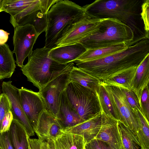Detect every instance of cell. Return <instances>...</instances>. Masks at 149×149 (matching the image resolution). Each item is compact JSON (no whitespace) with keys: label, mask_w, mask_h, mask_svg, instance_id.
Listing matches in <instances>:
<instances>
[{"label":"cell","mask_w":149,"mask_h":149,"mask_svg":"<svg viewBox=\"0 0 149 149\" xmlns=\"http://www.w3.org/2000/svg\"><path fill=\"white\" fill-rule=\"evenodd\" d=\"M8 131L14 149H29V136L20 123L13 119Z\"/></svg>","instance_id":"21"},{"label":"cell","mask_w":149,"mask_h":149,"mask_svg":"<svg viewBox=\"0 0 149 149\" xmlns=\"http://www.w3.org/2000/svg\"><path fill=\"white\" fill-rule=\"evenodd\" d=\"M13 119V116L10 111L6 114L2 120L0 133L9 131Z\"/></svg>","instance_id":"35"},{"label":"cell","mask_w":149,"mask_h":149,"mask_svg":"<svg viewBox=\"0 0 149 149\" xmlns=\"http://www.w3.org/2000/svg\"><path fill=\"white\" fill-rule=\"evenodd\" d=\"M19 92L23 110L34 130L40 115L45 110L44 100L39 92L23 87L19 89Z\"/></svg>","instance_id":"11"},{"label":"cell","mask_w":149,"mask_h":149,"mask_svg":"<svg viewBox=\"0 0 149 149\" xmlns=\"http://www.w3.org/2000/svg\"><path fill=\"white\" fill-rule=\"evenodd\" d=\"M51 49L44 47L33 51L28 56L27 63L21 68L28 80L39 91L59 75L70 71L74 66L73 62L61 64L50 58L48 53Z\"/></svg>","instance_id":"3"},{"label":"cell","mask_w":149,"mask_h":149,"mask_svg":"<svg viewBox=\"0 0 149 149\" xmlns=\"http://www.w3.org/2000/svg\"><path fill=\"white\" fill-rule=\"evenodd\" d=\"M10 33L3 30L0 29V45H3L7 41Z\"/></svg>","instance_id":"38"},{"label":"cell","mask_w":149,"mask_h":149,"mask_svg":"<svg viewBox=\"0 0 149 149\" xmlns=\"http://www.w3.org/2000/svg\"><path fill=\"white\" fill-rule=\"evenodd\" d=\"M101 112V127L95 139L106 143L112 149H123L118 121Z\"/></svg>","instance_id":"13"},{"label":"cell","mask_w":149,"mask_h":149,"mask_svg":"<svg viewBox=\"0 0 149 149\" xmlns=\"http://www.w3.org/2000/svg\"><path fill=\"white\" fill-rule=\"evenodd\" d=\"M34 27L29 24L14 28L13 37L14 50L15 54L16 63L22 68L25 58L32 52L34 44L38 37Z\"/></svg>","instance_id":"7"},{"label":"cell","mask_w":149,"mask_h":149,"mask_svg":"<svg viewBox=\"0 0 149 149\" xmlns=\"http://www.w3.org/2000/svg\"><path fill=\"white\" fill-rule=\"evenodd\" d=\"M65 91L70 104L84 121L101 112L97 95L91 89L70 81Z\"/></svg>","instance_id":"6"},{"label":"cell","mask_w":149,"mask_h":149,"mask_svg":"<svg viewBox=\"0 0 149 149\" xmlns=\"http://www.w3.org/2000/svg\"><path fill=\"white\" fill-rule=\"evenodd\" d=\"M29 149H40V148L39 146L36 144L31 143L29 144Z\"/></svg>","instance_id":"40"},{"label":"cell","mask_w":149,"mask_h":149,"mask_svg":"<svg viewBox=\"0 0 149 149\" xmlns=\"http://www.w3.org/2000/svg\"><path fill=\"white\" fill-rule=\"evenodd\" d=\"M12 52L8 45H0V80L9 78L16 68Z\"/></svg>","instance_id":"23"},{"label":"cell","mask_w":149,"mask_h":149,"mask_svg":"<svg viewBox=\"0 0 149 149\" xmlns=\"http://www.w3.org/2000/svg\"><path fill=\"white\" fill-rule=\"evenodd\" d=\"M70 72L59 75L39 91L44 100L45 111L55 117L59 109L61 94L69 82Z\"/></svg>","instance_id":"8"},{"label":"cell","mask_w":149,"mask_h":149,"mask_svg":"<svg viewBox=\"0 0 149 149\" xmlns=\"http://www.w3.org/2000/svg\"><path fill=\"white\" fill-rule=\"evenodd\" d=\"M4 0H0V12H2V8Z\"/></svg>","instance_id":"41"},{"label":"cell","mask_w":149,"mask_h":149,"mask_svg":"<svg viewBox=\"0 0 149 149\" xmlns=\"http://www.w3.org/2000/svg\"><path fill=\"white\" fill-rule=\"evenodd\" d=\"M96 93L101 111L104 112L113 119L119 121L118 112L112 98L109 93L101 84Z\"/></svg>","instance_id":"25"},{"label":"cell","mask_w":149,"mask_h":149,"mask_svg":"<svg viewBox=\"0 0 149 149\" xmlns=\"http://www.w3.org/2000/svg\"><path fill=\"white\" fill-rule=\"evenodd\" d=\"M149 54L137 67L130 87L137 96L139 104L142 92L149 85Z\"/></svg>","instance_id":"19"},{"label":"cell","mask_w":149,"mask_h":149,"mask_svg":"<svg viewBox=\"0 0 149 149\" xmlns=\"http://www.w3.org/2000/svg\"><path fill=\"white\" fill-rule=\"evenodd\" d=\"M118 125L123 149H140V146L136 136L120 121Z\"/></svg>","instance_id":"28"},{"label":"cell","mask_w":149,"mask_h":149,"mask_svg":"<svg viewBox=\"0 0 149 149\" xmlns=\"http://www.w3.org/2000/svg\"><path fill=\"white\" fill-rule=\"evenodd\" d=\"M100 143L102 149H112L106 143L100 141Z\"/></svg>","instance_id":"39"},{"label":"cell","mask_w":149,"mask_h":149,"mask_svg":"<svg viewBox=\"0 0 149 149\" xmlns=\"http://www.w3.org/2000/svg\"><path fill=\"white\" fill-rule=\"evenodd\" d=\"M54 140L56 149H85L84 138L77 134L63 132Z\"/></svg>","instance_id":"24"},{"label":"cell","mask_w":149,"mask_h":149,"mask_svg":"<svg viewBox=\"0 0 149 149\" xmlns=\"http://www.w3.org/2000/svg\"><path fill=\"white\" fill-rule=\"evenodd\" d=\"M139 126L136 135L141 149H149V124L138 111H133Z\"/></svg>","instance_id":"27"},{"label":"cell","mask_w":149,"mask_h":149,"mask_svg":"<svg viewBox=\"0 0 149 149\" xmlns=\"http://www.w3.org/2000/svg\"><path fill=\"white\" fill-rule=\"evenodd\" d=\"M121 88L124 94L127 102L132 111L136 110L138 111L143 116L138 99L136 94L131 89Z\"/></svg>","instance_id":"31"},{"label":"cell","mask_w":149,"mask_h":149,"mask_svg":"<svg viewBox=\"0 0 149 149\" xmlns=\"http://www.w3.org/2000/svg\"><path fill=\"white\" fill-rule=\"evenodd\" d=\"M86 49L78 43L51 49L48 53L51 59L61 64L73 62L82 54Z\"/></svg>","instance_id":"15"},{"label":"cell","mask_w":149,"mask_h":149,"mask_svg":"<svg viewBox=\"0 0 149 149\" xmlns=\"http://www.w3.org/2000/svg\"><path fill=\"white\" fill-rule=\"evenodd\" d=\"M134 36L131 28L115 19H101L99 28L79 42L86 49L107 47L121 43L129 45Z\"/></svg>","instance_id":"5"},{"label":"cell","mask_w":149,"mask_h":149,"mask_svg":"<svg viewBox=\"0 0 149 149\" xmlns=\"http://www.w3.org/2000/svg\"><path fill=\"white\" fill-rule=\"evenodd\" d=\"M140 105L143 116L149 124V89L148 85L143 90L141 98Z\"/></svg>","instance_id":"30"},{"label":"cell","mask_w":149,"mask_h":149,"mask_svg":"<svg viewBox=\"0 0 149 149\" xmlns=\"http://www.w3.org/2000/svg\"><path fill=\"white\" fill-rule=\"evenodd\" d=\"M128 46L125 43H121L107 47L86 49L75 61H87L101 59L123 50Z\"/></svg>","instance_id":"20"},{"label":"cell","mask_w":149,"mask_h":149,"mask_svg":"<svg viewBox=\"0 0 149 149\" xmlns=\"http://www.w3.org/2000/svg\"></svg>","instance_id":"42"},{"label":"cell","mask_w":149,"mask_h":149,"mask_svg":"<svg viewBox=\"0 0 149 149\" xmlns=\"http://www.w3.org/2000/svg\"><path fill=\"white\" fill-rule=\"evenodd\" d=\"M12 81H3L2 84L3 93L8 98L10 104V111L13 118L20 123L25 127L29 136L35 133L32 127L25 114L21 103L19 89L13 85Z\"/></svg>","instance_id":"12"},{"label":"cell","mask_w":149,"mask_h":149,"mask_svg":"<svg viewBox=\"0 0 149 149\" xmlns=\"http://www.w3.org/2000/svg\"><path fill=\"white\" fill-rule=\"evenodd\" d=\"M9 21L14 28L27 24L32 25L38 36L46 31L48 25L47 13H42L40 10L10 16Z\"/></svg>","instance_id":"14"},{"label":"cell","mask_w":149,"mask_h":149,"mask_svg":"<svg viewBox=\"0 0 149 149\" xmlns=\"http://www.w3.org/2000/svg\"><path fill=\"white\" fill-rule=\"evenodd\" d=\"M48 25L44 47L52 49L71 26L86 14L82 7L68 0H58L47 13Z\"/></svg>","instance_id":"4"},{"label":"cell","mask_w":149,"mask_h":149,"mask_svg":"<svg viewBox=\"0 0 149 149\" xmlns=\"http://www.w3.org/2000/svg\"><path fill=\"white\" fill-rule=\"evenodd\" d=\"M85 149H102L100 141L94 139L86 144Z\"/></svg>","instance_id":"37"},{"label":"cell","mask_w":149,"mask_h":149,"mask_svg":"<svg viewBox=\"0 0 149 149\" xmlns=\"http://www.w3.org/2000/svg\"><path fill=\"white\" fill-rule=\"evenodd\" d=\"M101 121V112L92 118L74 126L65 128L63 132L83 137L86 144L95 138L100 130Z\"/></svg>","instance_id":"17"},{"label":"cell","mask_w":149,"mask_h":149,"mask_svg":"<svg viewBox=\"0 0 149 149\" xmlns=\"http://www.w3.org/2000/svg\"><path fill=\"white\" fill-rule=\"evenodd\" d=\"M56 118L63 130L84 122L70 104L65 90L61 94L59 107Z\"/></svg>","instance_id":"16"},{"label":"cell","mask_w":149,"mask_h":149,"mask_svg":"<svg viewBox=\"0 0 149 149\" xmlns=\"http://www.w3.org/2000/svg\"><path fill=\"white\" fill-rule=\"evenodd\" d=\"M0 149H14L8 131L0 133Z\"/></svg>","instance_id":"34"},{"label":"cell","mask_w":149,"mask_h":149,"mask_svg":"<svg viewBox=\"0 0 149 149\" xmlns=\"http://www.w3.org/2000/svg\"><path fill=\"white\" fill-rule=\"evenodd\" d=\"M10 104L6 95L1 93L0 96V131L1 123L6 114L10 110Z\"/></svg>","instance_id":"33"},{"label":"cell","mask_w":149,"mask_h":149,"mask_svg":"<svg viewBox=\"0 0 149 149\" xmlns=\"http://www.w3.org/2000/svg\"><path fill=\"white\" fill-rule=\"evenodd\" d=\"M68 76L69 81L78 83L95 93L100 84V80L76 66H73L68 73Z\"/></svg>","instance_id":"22"},{"label":"cell","mask_w":149,"mask_h":149,"mask_svg":"<svg viewBox=\"0 0 149 149\" xmlns=\"http://www.w3.org/2000/svg\"><path fill=\"white\" fill-rule=\"evenodd\" d=\"M101 19L91 18L86 14L71 26L57 41L56 47L78 43L99 28Z\"/></svg>","instance_id":"9"},{"label":"cell","mask_w":149,"mask_h":149,"mask_svg":"<svg viewBox=\"0 0 149 149\" xmlns=\"http://www.w3.org/2000/svg\"><path fill=\"white\" fill-rule=\"evenodd\" d=\"M148 54L149 38H146L129 45L123 50L101 59L74 62L77 67L102 81L137 68Z\"/></svg>","instance_id":"1"},{"label":"cell","mask_w":149,"mask_h":149,"mask_svg":"<svg viewBox=\"0 0 149 149\" xmlns=\"http://www.w3.org/2000/svg\"><path fill=\"white\" fill-rule=\"evenodd\" d=\"M149 1L144 0L141 6L140 15L144 24V29L146 33V36L148 38H149Z\"/></svg>","instance_id":"32"},{"label":"cell","mask_w":149,"mask_h":149,"mask_svg":"<svg viewBox=\"0 0 149 149\" xmlns=\"http://www.w3.org/2000/svg\"><path fill=\"white\" fill-rule=\"evenodd\" d=\"M143 1L97 0L82 7L86 15L91 18L116 19L130 27L134 37L135 34H139L145 38L146 36L139 24Z\"/></svg>","instance_id":"2"},{"label":"cell","mask_w":149,"mask_h":149,"mask_svg":"<svg viewBox=\"0 0 149 149\" xmlns=\"http://www.w3.org/2000/svg\"><path fill=\"white\" fill-rule=\"evenodd\" d=\"M100 84L110 94L118 112L120 122L127 127L136 136L139 126L134 112L126 100L120 87Z\"/></svg>","instance_id":"10"},{"label":"cell","mask_w":149,"mask_h":149,"mask_svg":"<svg viewBox=\"0 0 149 149\" xmlns=\"http://www.w3.org/2000/svg\"><path fill=\"white\" fill-rule=\"evenodd\" d=\"M34 131L38 137H46L53 140L63 132L56 117L45 110L40 115Z\"/></svg>","instance_id":"18"},{"label":"cell","mask_w":149,"mask_h":149,"mask_svg":"<svg viewBox=\"0 0 149 149\" xmlns=\"http://www.w3.org/2000/svg\"><path fill=\"white\" fill-rule=\"evenodd\" d=\"M36 0H4L2 11L13 16L22 11Z\"/></svg>","instance_id":"29"},{"label":"cell","mask_w":149,"mask_h":149,"mask_svg":"<svg viewBox=\"0 0 149 149\" xmlns=\"http://www.w3.org/2000/svg\"><path fill=\"white\" fill-rule=\"evenodd\" d=\"M136 68L125 71L111 78L104 81H101V83L106 85L130 89Z\"/></svg>","instance_id":"26"},{"label":"cell","mask_w":149,"mask_h":149,"mask_svg":"<svg viewBox=\"0 0 149 149\" xmlns=\"http://www.w3.org/2000/svg\"><path fill=\"white\" fill-rule=\"evenodd\" d=\"M38 138L40 145L42 149H56L53 139L44 137Z\"/></svg>","instance_id":"36"}]
</instances>
